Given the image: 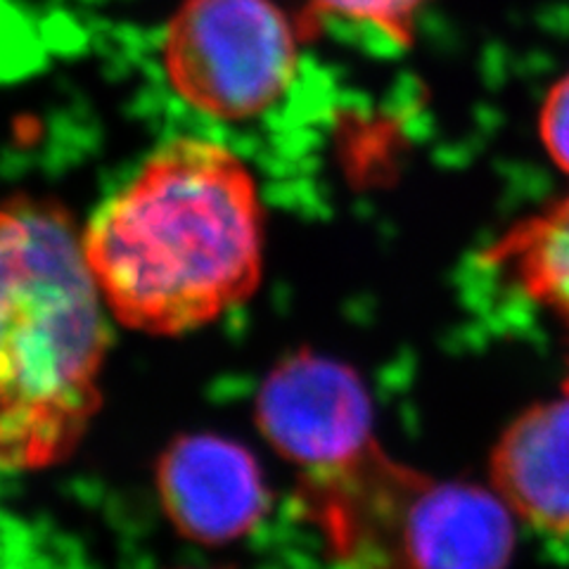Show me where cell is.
Here are the masks:
<instances>
[{
    "instance_id": "obj_1",
    "label": "cell",
    "mask_w": 569,
    "mask_h": 569,
    "mask_svg": "<svg viewBox=\"0 0 569 569\" xmlns=\"http://www.w3.org/2000/svg\"><path fill=\"white\" fill-rule=\"evenodd\" d=\"M254 176L221 142L157 148L81 230L107 311L148 335H186L254 295L263 273Z\"/></svg>"
},
{
    "instance_id": "obj_2",
    "label": "cell",
    "mask_w": 569,
    "mask_h": 569,
    "mask_svg": "<svg viewBox=\"0 0 569 569\" xmlns=\"http://www.w3.org/2000/svg\"><path fill=\"white\" fill-rule=\"evenodd\" d=\"M104 311L67 211L0 204V472L56 466L88 432L102 403Z\"/></svg>"
},
{
    "instance_id": "obj_3",
    "label": "cell",
    "mask_w": 569,
    "mask_h": 569,
    "mask_svg": "<svg viewBox=\"0 0 569 569\" xmlns=\"http://www.w3.org/2000/svg\"><path fill=\"white\" fill-rule=\"evenodd\" d=\"M299 36L273 0H183L162 36L173 93L221 121L266 114L288 93Z\"/></svg>"
},
{
    "instance_id": "obj_4",
    "label": "cell",
    "mask_w": 569,
    "mask_h": 569,
    "mask_svg": "<svg viewBox=\"0 0 569 569\" xmlns=\"http://www.w3.org/2000/svg\"><path fill=\"white\" fill-rule=\"evenodd\" d=\"M430 479L376 441L342 466L301 475L297 496L332 569H416V510Z\"/></svg>"
},
{
    "instance_id": "obj_5",
    "label": "cell",
    "mask_w": 569,
    "mask_h": 569,
    "mask_svg": "<svg viewBox=\"0 0 569 569\" xmlns=\"http://www.w3.org/2000/svg\"><path fill=\"white\" fill-rule=\"evenodd\" d=\"M254 416L266 441L305 472L342 466L376 443L359 372L311 349L290 353L266 376Z\"/></svg>"
},
{
    "instance_id": "obj_6",
    "label": "cell",
    "mask_w": 569,
    "mask_h": 569,
    "mask_svg": "<svg viewBox=\"0 0 569 569\" xmlns=\"http://www.w3.org/2000/svg\"><path fill=\"white\" fill-rule=\"evenodd\" d=\"M154 485L167 518L190 541L230 543L269 510V487L254 453L219 435L173 439L157 460Z\"/></svg>"
},
{
    "instance_id": "obj_7",
    "label": "cell",
    "mask_w": 569,
    "mask_h": 569,
    "mask_svg": "<svg viewBox=\"0 0 569 569\" xmlns=\"http://www.w3.org/2000/svg\"><path fill=\"white\" fill-rule=\"evenodd\" d=\"M491 477L520 520L569 539V372L556 397L527 406L498 437Z\"/></svg>"
},
{
    "instance_id": "obj_8",
    "label": "cell",
    "mask_w": 569,
    "mask_h": 569,
    "mask_svg": "<svg viewBox=\"0 0 569 569\" xmlns=\"http://www.w3.org/2000/svg\"><path fill=\"white\" fill-rule=\"evenodd\" d=\"M515 550L501 496L462 482L425 487L416 518V569H506Z\"/></svg>"
},
{
    "instance_id": "obj_9",
    "label": "cell",
    "mask_w": 569,
    "mask_h": 569,
    "mask_svg": "<svg viewBox=\"0 0 569 569\" xmlns=\"http://www.w3.org/2000/svg\"><path fill=\"white\" fill-rule=\"evenodd\" d=\"M482 261L569 330V192L508 226Z\"/></svg>"
},
{
    "instance_id": "obj_10",
    "label": "cell",
    "mask_w": 569,
    "mask_h": 569,
    "mask_svg": "<svg viewBox=\"0 0 569 569\" xmlns=\"http://www.w3.org/2000/svg\"><path fill=\"white\" fill-rule=\"evenodd\" d=\"M430 0H311V6L337 20L363 24L395 46H411L416 20Z\"/></svg>"
},
{
    "instance_id": "obj_11",
    "label": "cell",
    "mask_w": 569,
    "mask_h": 569,
    "mask_svg": "<svg viewBox=\"0 0 569 569\" xmlns=\"http://www.w3.org/2000/svg\"><path fill=\"white\" fill-rule=\"evenodd\" d=\"M539 138L562 173L569 176V69L550 86L539 112Z\"/></svg>"
}]
</instances>
